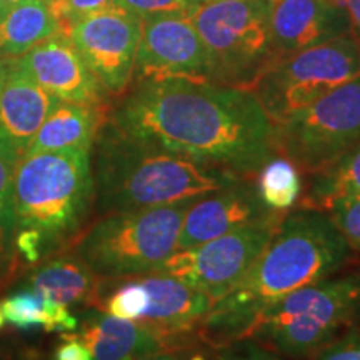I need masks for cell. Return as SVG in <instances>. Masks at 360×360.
<instances>
[{
    "mask_svg": "<svg viewBox=\"0 0 360 360\" xmlns=\"http://www.w3.org/2000/svg\"><path fill=\"white\" fill-rule=\"evenodd\" d=\"M30 289L44 299L53 300L65 307L77 304L90 305L96 295L98 277L70 252H62L47 260L29 278Z\"/></svg>",
    "mask_w": 360,
    "mask_h": 360,
    "instance_id": "ffe728a7",
    "label": "cell"
},
{
    "mask_svg": "<svg viewBox=\"0 0 360 360\" xmlns=\"http://www.w3.org/2000/svg\"><path fill=\"white\" fill-rule=\"evenodd\" d=\"M359 75L360 39L352 30L278 58L252 92L276 125Z\"/></svg>",
    "mask_w": 360,
    "mask_h": 360,
    "instance_id": "ba28073f",
    "label": "cell"
},
{
    "mask_svg": "<svg viewBox=\"0 0 360 360\" xmlns=\"http://www.w3.org/2000/svg\"><path fill=\"white\" fill-rule=\"evenodd\" d=\"M45 2H47V4H51V2H52V0H45Z\"/></svg>",
    "mask_w": 360,
    "mask_h": 360,
    "instance_id": "74e56055",
    "label": "cell"
},
{
    "mask_svg": "<svg viewBox=\"0 0 360 360\" xmlns=\"http://www.w3.org/2000/svg\"><path fill=\"white\" fill-rule=\"evenodd\" d=\"M107 122L170 154L255 177L278 155L274 124L252 90L209 80H134Z\"/></svg>",
    "mask_w": 360,
    "mask_h": 360,
    "instance_id": "6da1fadb",
    "label": "cell"
},
{
    "mask_svg": "<svg viewBox=\"0 0 360 360\" xmlns=\"http://www.w3.org/2000/svg\"><path fill=\"white\" fill-rule=\"evenodd\" d=\"M270 27L278 58L354 30L347 12L330 0H272Z\"/></svg>",
    "mask_w": 360,
    "mask_h": 360,
    "instance_id": "2e32d148",
    "label": "cell"
},
{
    "mask_svg": "<svg viewBox=\"0 0 360 360\" xmlns=\"http://www.w3.org/2000/svg\"><path fill=\"white\" fill-rule=\"evenodd\" d=\"M4 321H6V319H4V314H2V307H0V328H2V326H4Z\"/></svg>",
    "mask_w": 360,
    "mask_h": 360,
    "instance_id": "8d00e7d4",
    "label": "cell"
},
{
    "mask_svg": "<svg viewBox=\"0 0 360 360\" xmlns=\"http://www.w3.org/2000/svg\"><path fill=\"white\" fill-rule=\"evenodd\" d=\"M192 204L193 200H184L103 214L64 252L82 260L98 278L150 274L177 250L180 227Z\"/></svg>",
    "mask_w": 360,
    "mask_h": 360,
    "instance_id": "5b68a950",
    "label": "cell"
},
{
    "mask_svg": "<svg viewBox=\"0 0 360 360\" xmlns=\"http://www.w3.org/2000/svg\"><path fill=\"white\" fill-rule=\"evenodd\" d=\"M109 110V105H80L58 101L25 154L74 148L92 152Z\"/></svg>",
    "mask_w": 360,
    "mask_h": 360,
    "instance_id": "d6986e66",
    "label": "cell"
},
{
    "mask_svg": "<svg viewBox=\"0 0 360 360\" xmlns=\"http://www.w3.org/2000/svg\"><path fill=\"white\" fill-rule=\"evenodd\" d=\"M330 2H334L335 6L342 7L347 12L354 32L360 39V0H330Z\"/></svg>",
    "mask_w": 360,
    "mask_h": 360,
    "instance_id": "d6a6232c",
    "label": "cell"
},
{
    "mask_svg": "<svg viewBox=\"0 0 360 360\" xmlns=\"http://www.w3.org/2000/svg\"><path fill=\"white\" fill-rule=\"evenodd\" d=\"M92 150L96 210L101 215L195 200L244 179L135 141L107 120Z\"/></svg>",
    "mask_w": 360,
    "mask_h": 360,
    "instance_id": "3957f363",
    "label": "cell"
},
{
    "mask_svg": "<svg viewBox=\"0 0 360 360\" xmlns=\"http://www.w3.org/2000/svg\"><path fill=\"white\" fill-rule=\"evenodd\" d=\"M197 349L193 350H186V352H167V354H159L152 355V357L139 359V360H192V354L195 352Z\"/></svg>",
    "mask_w": 360,
    "mask_h": 360,
    "instance_id": "836d02e7",
    "label": "cell"
},
{
    "mask_svg": "<svg viewBox=\"0 0 360 360\" xmlns=\"http://www.w3.org/2000/svg\"><path fill=\"white\" fill-rule=\"evenodd\" d=\"M274 141L302 175L330 167L360 142V75L274 125Z\"/></svg>",
    "mask_w": 360,
    "mask_h": 360,
    "instance_id": "9c48e42d",
    "label": "cell"
},
{
    "mask_svg": "<svg viewBox=\"0 0 360 360\" xmlns=\"http://www.w3.org/2000/svg\"><path fill=\"white\" fill-rule=\"evenodd\" d=\"M135 277H139L147 292V307L135 322L170 335L199 339L200 322L214 305L209 295L164 274H143Z\"/></svg>",
    "mask_w": 360,
    "mask_h": 360,
    "instance_id": "ac0fdd59",
    "label": "cell"
},
{
    "mask_svg": "<svg viewBox=\"0 0 360 360\" xmlns=\"http://www.w3.org/2000/svg\"><path fill=\"white\" fill-rule=\"evenodd\" d=\"M45 302V322L44 328L47 332H75L79 327L77 317L69 312V307L44 299Z\"/></svg>",
    "mask_w": 360,
    "mask_h": 360,
    "instance_id": "4dcf8cb0",
    "label": "cell"
},
{
    "mask_svg": "<svg viewBox=\"0 0 360 360\" xmlns=\"http://www.w3.org/2000/svg\"><path fill=\"white\" fill-rule=\"evenodd\" d=\"M354 255L326 210L300 207L287 212L249 274L200 322L202 345L219 347L249 339L270 305L339 274Z\"/></svg>",
    "mask_w": 360,
    "mask_h": 360,
    "instance_id": "7a4b0ae2",
    "label": "cell"
},
{
    "mask_svg": "<svg viewBox=\"0 0 360 360\" xmlns=\"http://www.w3.org/2000/svg\"><path fill=\"white\" fill-rule=\"evenodd\" d=\"M192 360H283L274 350L259 344L252 339L232 342V344L219 345V347L197 349Z\"/></svg>",
    "mask_w": 360,
    "mask_h": 360,
    "instance_id": "484cf974",
    "label": "cell"
},
{
    "mask_svg": "<svg viewBox=\"0 0 360 360\" xmlns=\"http://www.w3.org/2000/svg\"><path fill=\"white\" fill-rule=\"evenodd\" d=\"M272 0H204L188 19L204 44L210 82L252 90L278 60Z\"/></svg>",
    "mask_w": 360,
    "mask_h": 360,
    "instance_id": "52a82bcc",
    "label": "cell"
},
{
    "mask_svg": "<svg viewBox=\"0 0 360 360\" xmlns=\"http://www.w3.org/2000/svg\"><path fill=\"white\" fill-rule=\"evenodd\" d=\"M4 319L19 328L44 327L45 302L44 297L34 289H24L8 295L2 305Z\"/></svg>",
    "mask_w": 360,
    "mask_h": 360,
    "instance_id": "d4e9b609",
    "label": "cell"
},
{
    "mask_svg": "<svg viewBox=\"0 0 360 360\" xmlns=\"http://www.w3.org/2000/svg\"><path fill=\"white\" fill-rule=\"evenodd\" d=\"M172 77L210 82L204 44L188 17L143 19L134 80Z\"/></svg>",
    "mask_w": 360,
    "mask_h": 360,
    "instance_id": "7c38bea8",
    "label": "cell"
},
{
    "mask_svg": "<svg viewBox=\"0 0 360 360\" xmlns=\"http://www.w3.org/2000/svg\"><path fill=\"white\" fill-rule=\"evenodd\" d=\"M312 360H360V326L347 328L326 347L310 357Z\"/></svg>",
    "mask_w": 360,
    "mask_h": 360,
    "instance_id": "f546056e",
    "label": "cell"
},
{
    "mask_svg": "<svg viewBox=\"0 0 360 360\" xmlns=\"http://www.w3.org/2000/svg\"><path fill=\"white\" fill-rule=\"evenodd\" d=\"M323 210L347 240L350 249L360 255V197L337 199Z\"/></svg>",
    "mask_w": 360,
    "mask_h": 360,
    "instance_id": "4316f807",
    "label": "cell"
},
{
    "mask_svg": "<svg viewBox=\"0 0 360 360\" xmlns=\"http://www.w3.org/2000/svg\"><path fill=\"white\" fill-rule=\"evenodd\" d=\"M17 62L57 101L80 105H109L107 94L64 34L35 45Z\"/></svg>",
    "mask_w": 360,
    "mask_h": 360,
    "instance_id": "9a60e30c",
    "label": "cell"
},
{
    "mask_svg": "<svg viewBox=\"0 0 360 360\" xmlns=\"http://www.w3.org/2000/svg\"><path fill=\"white\" fill-rule=\"evenodd\" d=\"M22 2H25V0H0V17H2L7 11H11L12 7L19 6Z\"/></svg>",
    "mask_w": 360,
    "mask_h": 360,
    "instance_id": "e575fe53",
    "label": "cell"
},
{
    "mask_svg": "<svg viewBox=\"0 0 360 360\" xmlns=\"http://www.w3.org/2000/svg\"><path fill=\"white\" fill-rule=\"evenodd\" d=\"M20 155L0 142V260L12 259L15 220H13V175Z\"/></svg>",
    "mask_w": 360,
    "mask_h": 360,
    "instance_id": "cb8c5ba5",
    "label": "cell"
},
{
    "mask_svg": "<svg viewBox=\"0 0 360 360\" xmlns=\"http://www.w3.org/2000/svg\"><path fill=\"white\" fill-rule=\"evenodd\" d=\"M354 326H360V269L334 274L270 305L249 339L305 360Z\"/></svg>",
    "mask_w": 360,
    "mask_h": 360,
    "instance_id": "8992f818",
    "label": "cell"
},
{
    "mask_svg": "<svg viewBox=\"0 0 360 360\" xmlns=\"http://www.w3.org/2000/svg\"><path fill=\"white\" fill-rule=\"evenodd\" d=\"M67 37L109 97H120L134 80L142 19L122 7L84 17Z\"/></svg>",
    "mask_w": 360,
    "mask_h": 360,
    "instance_id": "8fae6325",
    "label": "cell"
},
{
    "mask_svg": "<svg viewBox=\"0 0 360 360\" xmlns=\"http://www.w3.org/2000/svg\"><path fill=\"white\" fill-rule=\"evenodd\" d=\"M53 15L58 20L62 34H67L72 24L92 15V13L109 11V8L120 7L119 0H52L49 4Z\"/></svg>",
    "mask_w": 360,
    "mask_h": 360,
    "instance_id": "f1b7e54d",
    "label": "cell"
},
{
    "mask_svg": "<svg viewBox=\"0 0 360 360\" xmlns=\"http://www.w3.org/2000/svg\"><path fill=\"white\" fill-rule=\"evenodd\" d=\"M53 360H94L82 340L72 334L62 335V344L53 352Z\"/></svg>",
    "mask_w": 360,
    "mask_h": 360,
    "instance_id": "1f68e13d",
    "label": "cell"
},
{
    "mask_svg": "<svg viewBox=\"0 0 360 360\" xmlns=\"http://www.w3.org/2000/svg\"><path fill=\"white\" fill-rule=\"evenodd\" d=\"M204 0H119L120 7L141 19L191 17Z\"/></svg>",
    "mask_w": 360,
    "mask_h": 360,
    "instance_id": "83f0119b",
    "label": "cell"
},
{
    "mask_svg": "<svg viewBox=\"0 0 360 360\" xmlns=\"http://www.w3.org/2000/svg\"><path fill=\"white\" fill-rule=\"evenodd\" d=\"M57 102L17 58H7L0 92V142L24 155Z\"/></svg>",
    "mask_w": 360,
    "mask_h": 360,
    "instance_id": "e0dca14e",
    "label": "cell"
},
{
    "mask_svg": "<svg viewBox=\"0 0 360 360\" xmlns=\"http://www.w3.org/2000/svg\"><path fill=\"white\" fill-rule=\"evenodd\" d=\"M260 199L277 214H287L299 204L304 192L300 170L283 155L270 159L254 177Z\"/></svg>",
    "mask_w": 360,
    "mask_h": 360,
    "instance_id": "603a6c76",
    "label": "cell"
},
{
    "mask_svg": "<svg viewBox=\"0 0 360 360\" xmlns=\"http://www.w3.org/2000/svg\"><path fill=\"white\" fill-rule=\"evenodd\" d=\"M4 77H6V60H4V58H0V92H2Z\"/></svg>",
    "mask_w": 360,
    "mask_h": 360,
    "instance_id": "d590c367",
    "label": "cell"
},
{
    "mask_svg": "<svg viewBox=\"0 0 360 360\" xmlns=\"http://www.w3.org/2000/svg\"><path fill=\"white\" fill-rule=\"evenodd\" d=\"M77 330L72 335L84 342L94 360H139L167 352H186L202 345L197 337L165 334L96 307L84 314Z\"/></svg>",
    "mask_w": 360,
    "mask_h": 360,
    "instance_id": "4fadbf2b",
    "label": "cell"
},
{
    "mask_svg": "<svg viewBox=\"0 0 360 360\" xmlns=\"http://www.w3.org/2000/svg\"><path fill=\"white\" fill-rule=\"evenodd\" d=\"M285 214L255 222L191 249L175 250L150 274H164L192 289L222 299L240 283L257 262Z\"/></svg>",
    "mask_w": 360,
    "mask_h": 360,
    "instance_id": "30bf717a",
    "label": "cell"
},
{
    "mask_svg": "<svg viewBox=\"0 0 360 360\" xmlns=\"http://www.w3.org/2000/svg\"><path fill=\"white\" fill-rule=\"evenodd\" d=\"M344 197H360V142L330 167L309 175L300 207L323 210Z\"/></svg>",
    "mask_w": 360,
    "mask_h": 360,
    "instance_id": "7402d4cb",
    "label": "cell"
},
{
    "mask_svg": "<svg viewBox=\"0 0 360 360\" xmlns=\"http://www.w3.org/2000/svg\"><path fill=\"white\" fill-rule=\"evenodd\" d=\"M56 34L58 20L45 0H25L0 17V58H19Z\"/></svg>",
    "mask_w": 360,
    "mask_h": 360,
    "instance_id": "44dd1931",
    "label": "cell"
},
{
    "mask_svg": "<svg viewBox=\"0 0 360 360\" xmlns=\"http://www.w3.org/2000/svg\"><path fill=\"white\" fill-rule=\"evenodd\" d=\"M96 209L92 152L22 155L13 175V249L27 262L64 252Z\"/></svg>",
    "mask_w": 360,
    "mask_h": 360,
    "instance_id": "277c9868",
    "label": "cell"
},
{
    "mask_svg": "<svg viewBox=\"0 0 360 360\" xmlns=\"http://www.w3.org/2000/svg\"><path fill=\"white\" fill-rule=\"evenodd\" d=\"M276 215L260 199L254 177H244L232 186L199 197L188 207L180 227L177 250L205 244L245 225Z\"/></svg>",
    "mask_w": 360,
    "mask_h": 360,
    "instance_id": "5bb4252c",
    "label": "cell"
}]
</instances>
